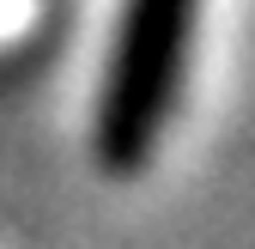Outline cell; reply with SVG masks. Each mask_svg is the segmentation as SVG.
Segmentation results:
<instances>
[{
  "instance_id": "6da1fadb",
  "label": "cell",
  "mask_w": 255,
  "mask_h": 249,
  "mask_svg": "<svg viewBox=\"0 0 255 249\" xmlns=\"http://www.w3.org/2000/svg\"><path fill=\"white\" fill-rule=\"evenodd\" d=\"M188 6L195 0H128L122 55H116V91H110V110H104V146L122 164L146 146L152 116L170 98L182 30H188Z\"/></svg>"
}]
</instances>
